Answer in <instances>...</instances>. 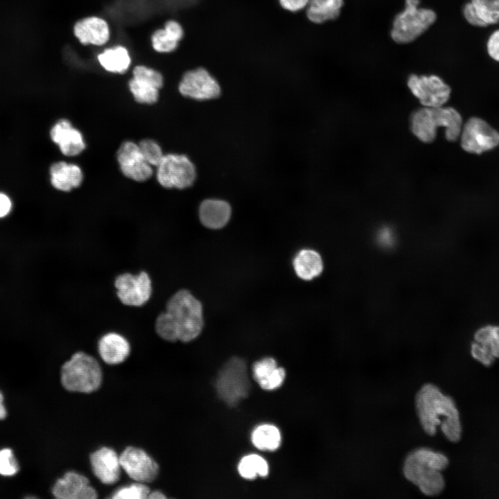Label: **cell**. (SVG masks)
<instances>
[{
  "label": "cell",
  "instance_id": "6da1fadb",
  "mask_svg": "<svg viewBox=\"0 0 499 499\" xmlns=\"http://www.w3.org/2000/svg\"><path fill=\"white\" fill-rule=\"evenodd\" d=\"M415 408L424 432L434 436L437 427L450 441L458 442L462 437L459 411L453 399L444 394L432 383H425L415 395Z\"/></svg>",
  "mask_w": 499,
  "mask_h": 499
},
{
  "label": "cell",
  "instance_id": "7a4b0ae2",
  "mask_svg": "<svg viewBox=\"0 0 499 499\" xmlns=\"http://www.w3.org/2000/svg\"><path fill=\"white\" fill-rule=\"evenodd\" d=\"M449 464L448 458L442 453L421 447L414 449L405 457L403 473L405 478L428 496L440 494L445 487L441 474Z\"/></svg>",
  "mask_w": 499,
  "mask_h": 499
},
{
  "label": "cell",
  "instance_id": "3957f363",
  "mask_svg": "<svg viewBox=\"0 0 499 499\" xmlns=\"http://www.w3.org/2000/svg\"><path fill=\"white\" fill-rule=\"evenodd\" d=\"M410 130L424 143L432 142L438 127L445 128V137L455 141L459 137L463 126L461 114L452 107H424L414 111L410 119Z\"/></svg>",
  "mask_w": 499,
  "mask_h": 499
},
{
  "label": "cell",
  "instance_id": "277c9868",
  "mask_svg": "<svg viewBox=\"0 0 499 499\" xmlns=\"http://www.w3.org/2000/svg\"><path fill=\"white\" fill-rule=\"evenodd\" d=\"M166 311L175 325L178 340L190 342L200 334L204 324L202 306L189 290H180L173 295Z\"/></svg>",
  "mask_w": 499,
  "mask_h": 499
},
{
  "label": "cell",
  "instance_id": "5b68a950",
  "mask_svg": "<svg viewBox=\"0 0 499 499\" xmlns=\"http://www.w3.org/2000/svg\"><path fill=\"white\" fill-rule=\"evenodd\" d=\"M61 383L69 392L91 393L103 381L102 369L97 360L83 351L73 353L61 367Z\"/></svg>",
  "mask_w": 499,
  "mask_h": 499
},
{
  "label": "cell",
  "instance_id": "8992f818",
  "mask_svg": "<svg viewBox=\"0 0 499 499\" xmlns=\"http://www.w3.org/2000/svg\"><path fill=\"white\" fill-rule=\"evenodd\" d=\"M420 0H405V8L394 18L390 31L398 44L413 42L426 31L437 19L434 10L419 8Z\"/></svg>",
  "mask_w": 499,
  "mask_h": 499
},
{
  "label": "cell",
  "instance_id": "52a82bcc",
  "mask_svg": "<svg viewBox=\"0 0 499 499\" xmlns=\"http://www.w3.org/2000/svg\"><path fill=\"white\" fill-rule=\"evenodd\" d=\"M250 388L245 361L236 357L229 360L220 371L216 382V389L220 399L234 406L248 395Z\"/></svg>",
  "mask_w": 499,
  "mask_h": 499
},
{
  "label": "cell",
  "instance_id": "ba28073f",
  "mask_svg": "<svg viewBox=\"0 0 499 499\" xmlns=\"http://www.w3.org/2000/svg\"><path fill=\"white\" fill-rule=\"evenodd\" d=\"M157 179L166 189H185L195 181L196 171L193 164L184 155H164L157 166Z\"/></svg>",
  "mask_w": 499,
  "mask_h": 499
},
{
  "label": "cell",
  "instance_id": "9c48e42d",
  "mask_svg": "<svg viewBox=\"0 0 499 499\" xmlns=\"http://www.w3.org/2000/svg\"><path fill=\"white\" fill-rule=\"evenodd\" d=\"M459 139L462 148L472 154L480 155L499 146V132L479 117H471L463 124Z\"/></svg>",
  "mask_w": 499,
  "mask_h": 499
},
{
  "label": "cell",
  "instance_id": "30bf717a",
  "mask_svg": "<svg viewBox=\"0 0 499 499\" xmlns=\"http://www.w3.org/2000/svg\"><path fill=\"white\" fill-rule=\"evenodd\" d=\"M407 84L412 94L424 107H441L450 98V87L438 76L412 74Z\"/></svg>",
  "mask_w": 499,
  "mask_h": 499
},
{
  "label": "cell",
  "instance_id": "8fae6325",
  "mask_svg": "<svg viewBox=\"0 0 499 499\" xmlns=\"http://www.w3.org/2000/svg\"><path fill=\"white\" fill-rule=\"evenodd\" d=\"M114 286L119 299L126 306H142L152 295L151 279L145 271L137 274L122 273L115 278Z\"/></svg>",
  "mask_w": 499,
  "mask_h": 499
},
{
  "label": "cell",
  "instance_id": "7c38bea8",
  "mask_svg": "<svg viewBox=\"0 0 499 499\" xmlns=\"http://www.w3.org/2000/svg\"><path fill=\"white\" fill-rule=\"evenodd\" d=\"M178 89L182 96L198 100L216 98L221 92L218 82L203 67L185 72Z\"/></svg>",
  "mask_w": 499,
  "mask_h": 499
},
{
  "label": "cell",
  "instance_id": "4fadbf2b",
  "mask_svg": "<svg viewBox=\"0 0 499 499\" xmlns=\"http://www.w3.org/2000/svg\"><path fill=\"white\" fill-rule=\"evenodd\" d=\"M121 469L136 482L149 483L157 477L159 466L143 449L126 447L119 455Z\"/></svg>",
  "mask_w": 499,
  "mask_h": 499
},
{
  "label": "cell",
  "instance_id": "5bb4252c",
  "mask_svg": "<svg viewBox=\"0 0 499 499\" xmlns=\"http://www.w3.org/2000/svg\"><path fill=\"white\" fill-rule=\"evenodd\" d=\"M117 160L123 174L137 182H143L151 177L153 170L143 157L138 144L125 141L117 152Z\"/></svg>",
  "mask_w": 499,
  "mask_h": 499
},
{
  "label": "cell",
  "instance_id": "9a60e30c",
  "mask_svg": "<svg viewBox=\"0 0 499 499\" xmlns=\"http://www.w3.org/2000/svg\"><path fill=\"white\" fill-rule=\"evenodd\" d=\"M52 494L58 499H96L98 493L87 477L69 471L54 483Z\"/></svg>",
  "mask_w": 499,
  "mask_h": 499
},
{
  "label": "cell",
  "instance_id": "2e32d148",
  "mask_svg": "<svg viewBox=\"0 0 499 499\" xmlns=\"http://www.w3.org/2000/svg\"><path fill=\"white\" fill-rule=\"evenodd\" d=\"M89 459L93 473L103 484H113L119 481L121 466L114 449L101 447L90 454Z\"/></svg>",
  "mask_w": 499,
  "mask_h": 499
},
{
  "label": "cell",
  "instance_id": "e0dca14e",
  "mask_svg": "<svg viewBox=\"0 0 499 499\" xmlns=\"http://www.w3.org/2000/svg\"><path fill=\"white\" fill-rule=\"evenodd\" d=\"M73 32L79 42L83 45L102 46L110 37V30L107 22L96 16L84 17L73 25Z\"/></svg>",
  "mask_w": 499,
  "mask_h": 499
},
{
  "label": "cell",
  "instance_id": "ac0fdd59",
  "mask_svg": "<svg viewBox=\"0 0 499 499\" xmlns=\"http://www.w3.org/2000/svg\"><path fill=\"white\" fill-rule=\"evenodd\" d=\"M50 137L66 156L78 155L85 148L82 134L67 119H61L53 126Z\"/></svg>",
  "mask_w": 499,
  "mask_h": 499
},
{
  "label": "cell",
  "instance_id": "d6986e66",
  "mask_svg": "<svg viewBox=\"0 0 499 499\" xmlns=\"http://www.w3.org/2000/svg\"><path fill=\"white\" fill-rule=\"evenodd\" d=\"M466 21L476 27L499 23V0H469L462 8Z\"/></svg>",
  "mask_w": 499,
  "mask_h": 499
},
{
  "label": "cell",
  "instance_id": "ffe728a7",
  "mask_svg": "<svg viewBox=\"0 0 499 499\" xmlns=\"http://www.w3.org/2000/svg\"><path fill=\"white\" fill-rule=\"evenodd\" d=\"M98 351L101 359L105 363L118 365L124 362L128 357L130 345L123 335L116 332H109L98 340Z\"/></svg>",
  "mask_w": 499,
  "mask_h": 499
},
{
  "label": "cell",
  "instance_id": "44dd1931",
  "mask_svg": "<svg viewBox=\"0 0 499 499\" xmlns=\"http://www.w3.org/2000/svg\"><path fill=\"white\" fill-rule=\"evenodd\" d=\"M50 176L53 186L64 192L78 187L83 179L82 170L78 166L64 161H58L52 164L50 168Z\"/></svg>",
  "mask_w": 499,
  "mask_h": 499
},
{
  "label": "cell",
  "instance_id": "7402d4cb",
  "mask_svg": "<svg viewBox=\"0 0 499 499\" xmlns=\"http://www.w3.org/2000/svg\"><path fill=\"white\" fill-rule=\"evenodd\" d=\"M231 209L229 204L219 199L204 200L199 208V217L202 225L210 229L223 227L229 220Z\"/></svg>",
  "mask_w": 499,
  "mask_h": 499
},
{
  "label": "cell",
  "instance_id": "603a6c76",
  "mask_svg": "<svg viewBox=\"0 0 499 499\" xmlns=\"http://www.w3.org/2000/svg\"><path fill=\"white\" fill-rule=\"evenodd\" d=\"M253 376L260 387L266 390H272L279 387L286 376V371L278 367L275 360L265 358L254 363Z\"/></svg>",
  "mask_w": 499,
  "mask_h": 499
},
{
  "label": "cell",
  "instance_id": "cb8c5ba5",
  "mask_svg": "<svg viewBox=\"0 0 499 499\" xmlns=\"http://www.w3.org/2000/svg\"><path fill=\"white\" fill-rule=\"evenodd\" d=\"M293 267L299 278L309 281L322 273L323 261L317 252L313 250L304 249L295 256Z\"/></svg>",
  "mask_w": 499,
  "mask_h": 499
},
{
  "label": "cell",
  "instance_id": "d4e9b609",
  "mask_svg": "<svg viewBox=\"0 0 499 499\" xmlns=\"http://www.w3.org/2000/svg\"><path fill=\"white\" fill-rule=\"evenodd\" d=\"M97 60L105 71L113 73H125L132 62L128 50L121 45L105 49Z\"/></svg>",
  "mask_w": 499,
  "mask_h": 499
},
{
  "label": "cell",
  "instance_id": "484cf974",
  "mask_svg": "<svg viewBox=\"0 0 499 499\" xmlns=\"http://www.w3.org/2000/svg\"><path fill=\"white\" fill-rule=\"evenodd\" d=\"M343 4V0H309L306 15L310 21L322 24L338 18Z\"/></svg>",
  "mask_w": 499,
  "mask_h": 499
},
{
  "label": "cell",
  "instance_id": "4316f807",
  "mask_svg": "<svg viewBox=\"0 0 499 499\" xmlns=\"http://www.w3.org/2000/svg\"><path fill=\"white\" fill-rule=\"evenodd\" d=\"M281 434L279 429L270 424L258 426L252 434V441L254 446L263 450H274L281 444Z\"/></svg>",
  "mask_w": 499,
  "mask_h": 499
},
{
  "label": "cell",
  "instance_id": "83f0119b",
  "mask_svg": "<svg viewBox=\"0 0 499 499\" xmlns=\"http://www.w3.org/2000/svg\"><path fill=\"white\" fill-rule=\"evenodd\" d=\"M240 475L248 480L257 476L265 477L268 474V464L262 457L252 454L243 457L238 466Z\"/></svg>",
  "mask_w": 499,
  "mask_h": 499
},
{
  "label": "cell",
  "instance_id": "f1b7e54d",
  "mask_svg": "<svg viewBox=\"0 0 499 499\" xmlns=\"http://www.w3.org/2000/svg\"><path fill=\"white\" fill-rule=\"evenodd\" d=\"M128 87L138 103L152 104L159 98V89L144 81L132 78L128 82Z\"/></svg>",
  "mask_w": 499,
  "mask_h": 499
},
{
  "label": "cell",
  "instance_id": "f546056e",
  "mask_svg": "<svg viewBox=\"0 0 499 499\" xmlns=\"http://www.w3.org/2000/svg\"><path fill=\"white\" fill-rule=\"evenodd\" d=\"M474 339L487 347L496 358H499V326H483L475 332Z\"/></svg>",
  "mask_w": 499,
  "mask_h": 499
},
{
  "label": "cell",
  "instance_id": "4dcf8cb0",
  "mask_svg": "<svg viewBox=\"0 0 499 499\" xmlns=\"http://www.w3.org/2000/svg\"><path fill=\"white\" fill-rule=\"evenodd\" d=\"M150 38L152 49L159 53H169L175 51L180 42L164 28L155 30Z\"/></svg>",
  "mask_w": 499,
  "mask_h": 499
},
{
  "label": "cell",
  "instance_id": "1f68e13d",
  "mask_svg": "<svg viewBox=\"0 0 499 499\" xmlns=\"http://www.w3.org/2000/svg\"><path fill=\"white\" fill-rule=\"evenodd\" d=\"M155 329L157 334L163 340L168 342L178 340L175 325L166 310L157 317Z\"/></svg>",
  "mask_w": 499,
  "mask_h": 499
},
{
  "label": "cell",
  "instance_id": "d6a6232c",
  "mask_svg": "<svg viewBox=\"0 0 499 499\" xmlns=\"http://www.w3.org/2000/svg\"><path fill=\"white\" fill-rule=\"evenodd\" d=\"M150 492V488L144 483L137 482L130 485L122 487L116 490L113 499H146Z\"/></svg>",
  "mask_w": 499,
  "mask_h": 499
},
{
  "label": "cell",
  "instance_id": "836d02e7",
  "mask_svg": "<svg viewBox=\"0 0 499 499\" xmlns=\"http://www.w3.org/2000/svg\"><path fill=\"white\" fill-rule=\"evenodd\" d=\"M132 78L151 84L159 89L164 85V78L161 73L156 69L145 65L135 66L132 70Z\"/></svg>",
  "mask_w": 499,
  "mask_h": 499
},
{
  "label": "cell",
  "instance_id": "e575fe53",
  "mask_svg": "<svg viewBox=\"0 0 499 499\" xmlns=\"http://www.w3.org/2000/svg\"><path fill=\"white\" fill-rule=\"evenodd\" d=\"M145 160L152 166H157L164 157L159 145L152 139H143L138 144Z\"/></svg>",
  "mask_w": 499,
  "mask_h": 499
},
{
  "label": "cell",
  "instance_id": "d590c367",
  "mask_svg": "<svg viewBox=\"0 0 499 499\" xmlns=\"http://www.w3.org/2000/svg\"><path fill=\"white\" fill-rule=\"evenodd\" d=\"M19 470V465L11 448L0 450V475L4 477L15 475Z\"/></svg>",
  "mask_w": 499,
  "mask_h": 499
},
{
  "label": "cell",
  "instance_id": "8d00e7d4",
  "mask_svg": "<svg viewBox=\"0 0 499 499\" xmlns=\"http://www.w3.org/2000/svg\"><path fill=\"white\" fill-rule=\"evenodd\" d=\"M471 353L474 359L486 367L491 366L496 359L487 347L475 341L471 344Z\"/></svg>",
  "mask_w": 499,
  "mask_h": 499
},
{
  "label": "cell",
  "instance_id": "74e56055",
  "mask_svg": "<svg viewBox=\"0 0 499 499\" xmlns=\"http://www.w3.org/2000/svg\"><path fill=\"white\" fill-rule=\"evenodd\" d=\"M486 46L489 56L494 61L499 62V28L490 34Z\"/></svg>",
  "mask_w": 499,
  "mask_h": 499
},
{
  "label": "cell",
  "instance_id": "f35d334b",
  "mask_svg": "<svg viewBox=\"0 0 499 499\" xmlns=\"http://www.w3.org/2000/svg\"><path fill=\"white\" fill-rule=\"evenodd\" d=\"M281 7L285 10L296 12L308 6L309 0H278Z\"/></svg>",
  "mask_w": 499,
  "mask_h": 499
},
{
  "label": "cell",
  "instance_id": "ab89813d",
  "mask_svg": "<svg viewBox=\"0 0 499 499\" xmlns=\"http://www.w3.org/2000/svg\"><path fill=\"white\" fill-rule=\"evenodd\" d=\"M164 28L170 32L179 42L183 39L184 35V28L177 21L169 19L165 22Z\"/></svg>",
  "mask_w": 499,
  "mask_h": 499
},
{
  "label": "cell",
  "instance_id": "60d3db41",
  "mask_svg": "<svg viewBox=\"0 0 499 499\" xmlns=\"http://www.w3.org/2000/svg\"><path fill=\"white\" fill-rule=\"evenodd\" d=\"M12 209V202L10 198L0 193V218L7 216Z\"/></svg>",
  "mask_w": 499,
  "mask_h": 499
},
{
  "label": "cell",
  "instance_id": "b9f144b4",
  "mask_svg": "<svg viewBox=\"0 0 499 499\" xmlns=\"http://www.w3.org/2000/svg\"><path fill=\"white\" fill-rule=\"evenodd\" d=\"M7 416V410L4 404V396L0 391V420L4 419Z\"/></svg>",
  "mask_w": 499,
  "mask_h": 499
},
{
  "label": "cell",
  "instance_id": "7bdbcfd3",
  "mask_svg": "<svg viewBox=\"0 0 499 499\" xmlns=\"http://www.w3.org/2000/svg\"><path fill=\"white\" fill-rule=\"evenodd\" d=\"M149 499H165L166 496L160 491L156 490L150 491L148 496Z\"/></svg>",
  "mask_w": 499,
  "mask_h": 499
}]
</instances>
